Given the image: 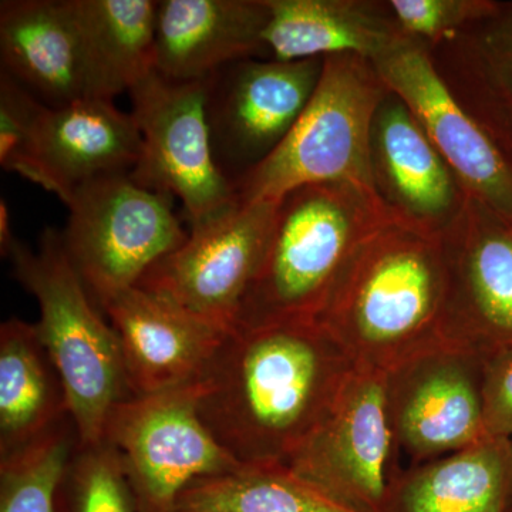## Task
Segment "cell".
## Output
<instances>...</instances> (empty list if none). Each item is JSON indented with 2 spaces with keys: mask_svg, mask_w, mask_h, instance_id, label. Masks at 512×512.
<instances>
[{
  "mask_svg": "<svg viewBox=\"0 0 512 512\" xmlns=\"http://www.w3.org/2000/svg\"><path fill=\"white\" fill-rule=\"evenodd\" d=\"M141 144L133 116L114 101L83 97L66 106H47L22 177L66 204L90 181L131 173Z\"/></svg>",
  "mask_w": 512,
  "mask_h": 512,
  "instance_id": "e0dca14e",
  "label": "cell"
},
{
  "mask_svg": "<svg viewBox=\"0 0 512 512\" xmlns=\"http://www.w3.org/2000/svg\"><path fill=\"white\" fill-rule=\"evenodd\" d=\"M355 367L315 320L234 328L198 379V413L239 464H288Z\"/></svg>",
  "mask_w": 512,
  "mask_h": 512,
  "instance_id": "6da1fadb",
  "label": "cell"
},
{
  "mask_svg": "<svg viewBox=\"0 0 512 512\" xmlns=\"http://www.w3.org/2000/svg\"><path fill=\"white\" fill-rule=\"evenodd\" d=\"M389 92L372 60L325 57L301 119L268 160L238 181V201H279L289 191L313 184L353 183L373 191L370 124Z\"/></svg>",
  "mask_w": 512,
  "mask_h": 512,
  "instance_id": "5b68a950",
  "label": "cell"
},
{
  "mask_svg": "<svg viewBox=\"0 0 512 512\" xmlns=\"http://www.w3.org/2000/svg\"><path fill=\"white\" fill-rule=\"evenodd\" d=\"M373 64L412 110L468 195L512 220V154L448 89L429 47L407 37Z\"/></svg>",
  "mask_w": 512,
  "mask_h": 512,
  "instance_id": "4fadbf2b",
  "label": "cell"
},
{
  "mask_svg": "<svg viewBox=\"0 0 512 512\" xmlns=\"http://www.w3.org/2000/svg\"><path fill=\"white\" fill-rule=\"evenodd\" d=\"M64 205V249L101 311L188 237L173 197L141 187L130 173L90 181Z\"/></svg>",
  "mask_w": 512,
  "mask_h": 512,
  "instance_id": "8992f818",
  "label": "cell"
},
{
  "mask_svg": "<svg viewBox=\"0 0 512 512\" xmlns=\"http://www.w3.org/2000/svg\"><path fill=\"white\" fill-rule=\"evenodd\" d=\"M323 63L325 57L245 59L207 80L212 151L232 187L284 143L318 87Z\"/></svg>",
  "mask_w": 512,
  "mask_h": 512,
  "instance_id": "8fae6325",
  "label": "cell"
},
{
  "mask_svg": "<svg viewBox=\"0 0 512 512\" xmlns=\"http://www.w3.org/2000/svg\"><path fill=\"white\" fill-rule=\"evenodd\" d=\"M510 512H512V505H511V510H510Z\"/></svg>",
  "mask_w": 512,
  "mask_h": 512,
  "instance_id": "1f68e13d",
  "label": "cell"
},
{
  "mask_svg": "<svg viewBox=\"0 0 512 512\" xmlns=\"http://www.w3.org/2000/svg\"><path fill=\"white\" fill-rule=\"evenodd\" d=\"M55 512H138L116 448L104 439L76 444L57 484Z\"/></svg>",
  "mask_w": 512,
  "mask_h": 512,
  "instance_id": "4316f807",
  "label": "cell"
},
{
  "mask_svg": "<svg viewBox=\"0 0 512 512\" xmlns=\"http://www.w3.org/2000/svg\"><path fill=\"white\" fill-rule=\"evenodd\" d=\"M483 369L484 352L443 342L384 373L393 433L412 464L487 439Z\"/></svg>",
  "mask_w": 512,
  "mask_h": 512,
  "instance_id": "7c38bea8",
  "label": "cell"
},
{
  "mask_svg": "<svg viewBox=\"0 0 512 512\" xmlns=\"http://www.w3.org/2000/svg\"><path fill=\"white\" fill-rule=\"evenodd\" d=\"M266 0H161L154 70L178 82H204L228 64L271 59Z\"/></svg>",
  "mask_w": 512,
  "mask_h": 512,
  "instance_id": "ac0fdd59",
  "label": "cell"
},
{
  "mask_svg": "<svg viewBox=\"0 0 512 512\" xmlns=\"http://www.w3.org/2000/svg\"><path fill=\"white\" fill-rule=\"evenodd\" d=\"M130 99L143 141L130 173L138 185L178 197L190 227L238 201L215 163L205 113L207 80L178 82L153 70L130 90Z\"/></svg>",
  "mask_w": 512,
  "mask_h": 512,
  "instance_id": "ba28073f",
  "label": "cell"
},
{
  "mask_svg": "<svg viewBox=\"0 0 512 512\" xmlns=\"http://www.w3.org/2000/svg\"><path fill=\"white\" fill-rule=\"evenodd\" d=\"M86 97L114 100L154 70L158 2L72 0Z\"/></svg>",
  "mask_w": 512,
  "mask_h": 512,
  "instance_id": "cb8c5ba5",
  "label": "cell"
},
{
  "mask_svg": "<svg viewBox=\"0 0 512 512\" xmlns=\"http://www.w3.org/2000/svg\"><path fill=\"white\" fill-rule=\"evenodd\" d=\"M46 104L8 74H0V165L22 175Z\"/></svg>",
  "mask_w": 512,
  "mask_h": 512,
  "instance_id": "f1b7e54d",
  "label": "cell"
},
{
  "mask_svg": "<svg viewBox=\"0 0 512 512\" xmlns=\"http://www.w3.org/2000/svg\"><path fill=\"white\" fill-rule=\"evenodd\" d=\"M443 239L392 220L362 242L315 322L357 367L387 370L444 339Z\"/></svg>",
  "mask_w": 512,
  "mask_h": 512,
  "instance_id": "7a4b0ae2",
  "label": "cell"
},
{
  "mask_svg": "<svg viewBox=\"0 0 512 512\" xmlns=\"http://www.w3.org/2000/svg\"><path fill=\"white\" fill-rule=\"evenodd\" d=\"M483 403L487 436L512 439V346L484 353Z\"/></svg>",
  "mask_w": 512,
  "mask_h": 512,
  "instance_id": "f546056e",
  "label": "cell"
},
{
  "mask_svg": "<svg viewBox=\"0 0 512 512\" xmlns=\"http://www.w3.org/2000/svg\"><path fill=\"white\" fill-rule=\"evenodd\" d=\"M397 220L375 192L353 183L303 185L278 201L264 261L235 328L315 320L357 248Z\"/></svg>",
  "mask_w": 512,
  "mask_h": 512,
  "instance_id": "3957f363",
  "label": "cell"
},
{
  "mask_svg": "<svg viewBox=\"0 0 512 512\" xmlns=\"http://www.w3.org/2000/svg\"><path fill=\"white\" fill-rule=\"evenodd\" d=\"M69 419L66 387L35 323L6 320L0 326V458Z\"/></svg>",
  "mask_w": 512,
  "mask_h": 512,
  "instance_id": "603a6c76",
  "label": "cell"
},
{
  "mask_svg": "<svg viewBox=\"0 0 512 512\" xmlns=\"http://www.w3.org/2000/svg\"><path fill=\"white\" fill-rule=\"evenodd\" d=\"M441 239L444 339L484 353L512 346V220L470 195Z\"/></svg>",
  "mask_w": 512,
  "mask_h": 512,
  "instance_id": "5bb4252c",
  "label": "cell"
},
{
  "mask_svg": "<svg viewBox=\"0 0 512 512\" xmlns=\"http://www.w3.org/2000/svg\"><path fill=\"white\" fill-rule=\"evenodd\" d=\"M276 210L278 201H237L191 225L183 244L151 266L136 286L229 332L264 261Z\"/></svg>",
  "mask_w": 512,
  "mask_h": 512,
  "instance_id": "30bf717a",
  "label": "cell"
},
{
  "mask_svg": "<svg viewBox=\"0 0 512 512\" xmlns=\"http://www.w3.org/2000/svg\"><path fill=\"white\" fill-rule=\"evenodd\" d=\"M369 170L384 207L427 234L441 237L470 198L412 110L392 90L370 124Z\"/></svg>",
  "mask_w": 512,
  "mask_h": 512,
  "instance_id": "9a60e30c",
  "label": "cell"
},
{
  "mask_svg": "<svg viewBox=\"0 0 512 512\" xmlns=\"http://www.w3.org/2000/svg\"><path fill=\"white\" fill-rule=\"evenodd\" d=\"M265 43L272 59L356 55L375 62L404 36L389 0H266Z\"/></svg>",
  "mask_w": 512,
  "mask_h": 512,
  "instance_id": "ffe728a7",
  "label": "cell"
},
{
  "mask_svg": "<svg viewBox=\"0 0 512 512\" xmlns=\"http://www.w3.org/2000/svg\"><path fill=\"white\" fill-rule=\"evenodd\" d=\"M458 101L512 154V0L430 49Z\"/></svg>",
  "mask_w": 512,
  "mask_h": 512,
  "instance_id": "44dd1931",
  "label": "cell"
},
{
  "mask_svg": "<svg viewBox=\"0 0 512 512\" xmlns=\"http://www.w3.org/2000/svg\"><path fill=\"white\" fill-rule=\"evenodd\" d=\"M103 439L119 453L138 512H175L188 485L241 466L202 423L197 383L117 403Z\"/></svg>",
  "mask_w": 512,
  "mask_h": 512,
  "instance_id": "52a82bcc",
  "label": "cell"
},
{
  "mask_svg": "<svg viewBox=\"0 0 512 512\" xmlns=\"http://www.w3.org/2000/svg\"><path fill=\"white\" fill-rule=\"evenodd\" d=\"M77 443L70 419L0 458V512H55L57 484Z\"/></svg>",
  "mask_w": 512,
  "mask_h": 512,
  "instance_id": "484cf974",
  "label": "cell"
},
{
  "mask_svg": "<svg viewBox=\"0 0 512 512\" xmlns=\"http://www.w3.org/2000/svg\"><path fill=\"white\" fill-rule=\"evenodd\" d=\"M9 259L39 305L36 332L66 387L79 441L97 443L110 410L133 396L119 338L74 269L62 232L45 229L37 249L16 242Z\"/></svg>",
  "mask_w": 512,
  "mask_h": 512,
  "instance_id": "277c9868",
  "label": "cell"
},
{
  "mask_svg": "<svg viewBox=\"0 0 512 512\" xmlns=\"http://www.w3.org/2000/svg\"><path fill=\"white\" fill-rule=\"evenodd\" d=\"M495 0H389L404 36L433 49L493 10Z\"/></svg>",
  "mask_w": 512,
  "mask_h": 512,
  "instance_id": "83f0119b",
  "label": "cell"
},
{
  "mask_svg": "<svg viewBox=\"0 0 512 512\" xmlns=\"http://www.w3.org/2000/svg\"><path fill=\"white\" fill-rule=\"evenodd\" d=\"M10 210L5 198L0 200V252L3 258H8L18 239L13 237L12 224H10Z\"/></svg>",
  "mask_w": 512,
  "mask_h": 512,
  "instance_id": "4dcf8cb0",
  "label": "cell"
},
{
  "mask_svg": "<svg viewBox=\"0 0 512 512\" xmlns=\"http://www.w3.org/2000/svg\"><path fill=\"white\" fill-rule=\"evenodd\" d=\"M2 73L49 107L86 97L72 0L0 3Z\"/></svg>",
  "mask_w": 512,
  "mask_h": 512,
  "instance_id": "d6986e66",
  "label": "cell"
},
{
  "mask_svg": "<svg viewBox=\"0 0 512 512\" xmlns=\"http://www.w3.org/2000/svg\"><path fill=\"white\" fill-rule=\"evenodd\" d=\"M175 512L355 511L336 503L286 464H241L188 485Z\"/></svg>",
  "mask_w": 512,
  "mask_h": 512,
  "instance_id": "d4e9b609",
  "label": "cell"
},
{
  "mask_svg": "<svg viewBox=\"0 0 512 512\" xmlns=\"http://www.w3.org/2000/svg\"><path fill=\"white\" fill-rule=\"evenodd\" d=\"M384 372L355 367L325 419L286 466L355 512H382L403 470Z\"/></svg>",
  "mask_w": 512,
  "mask_h": 512,
  "instance_id": "9c48e42d",
  "label": "cell"
},
{
  "mask_svg": "<svg viewBox=\"0 0 512 512\" xmlns=\"http://www.w3.org/2000/svg\"><path fill=\"white\" fill-rule=\"evenodd\" d=\"M103 312L119 338L133 396L197 383L228 333L138 286L114 296Z\"/></svg>",
  "mask_w": 512,
  "mask_h": 512,
  "instance_id": "2e32d148",
  "label": "cell"
},
{
  "mask_svg": "<svg viewBox=\"0 0 512 512\" xmlns=\"http://www.w3.org/2000/svg\"><path fill=\"white\" fill-rule=\"evenodd\" d=\"M512 439L487 437L403 468L382 512H510Z\"/></svg>",
  "mask_w": 512,
  "mask_h": 512,
  "instance_id": "7402d4cb",
  "label": "cell"
}]
</instances>
